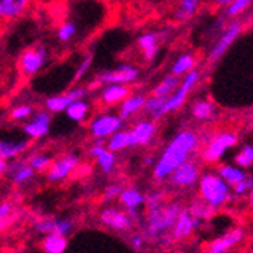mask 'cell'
Returning <instances> with one entry per match:
<instances>
[{"instance_id":"1","label":"cell","mask_w":253,"mask_h":253,"mask_svg":"<svg viewBox=\"0 0 253 253\" xmlns=\"http://www.w3.org/2000/svg\"><path fill=\"white\" fill-rule=\"evenodd\" d=\"M196 146V135L193 132H180L174 140L164 150L163 156L155 167V176L163 179L173 174L180 166L187 163V156L190 150Z\"/></svg>"},{"instance_id":"2","label":"cell","mask_w":253,"mask_h":253,"mask_svg":"<svg viewBox=\"0 0 253 253\" xmlns=\"http://www.w3.org/2000/svg\"><path fill=\"white\" fill-rule=\"evenodd\" d=\"M180 215V208L177 203H171L169 206L159 205L156 208H150L147 232L152 237H158L161 232L167 231L171 226H176Z\"/></svg>"},{"instance_id":"3","label":"cell","mask_w":253,"mask_h":253,"mask_svg":"<svg viewBox=\"0 0 253 253\" xmlns=\"http://www.w3.org/2000/svg\"><path fill=\"white\" fill-rule=\"evenodd\" d=\"M200 194L212 208L223 205L229 197V185L217 174H205L200 179Z\"/></svg>"},{"instance_id":"4","label":"cell","mask_w":253,"mask_h":253,"mask_svg":"<svg viewBox=\"0 0 253 253\" xmlns=\"http://www.w3.org/2000/svg\"><path fill=\"white\" fill-rule=\"evenodd\" d=\"M197 78H199V73H197L196 70H191V72L187 75L185 81H183V82H182V85L179 86V89L176 91V93H174L173 96H170V97L167 99V102H166L164 108L161 109L153 119H158V117L164 116V114H167V112H170V111L177 109V108L183 103V100H185L187 94L190 93V89L194 86V84H196Z\"/></svg>"},{"instance_id":"5","label":"cell","mask_w":253,"mask_h":253,"mask_svg":"<svg viewBox=\"0 0 253 253\" xmlns=\"http://www.w3.org/2000/svg\"><path fill=\"white\" fill-rule=\"evenodd\" d=\"M235 144H237V136L234 133H229V132L221 133L208 146V149L203 152V158L206 161H210V163H214V161H217L223 156V153L229 147H232Z\"/></svg>"},{"instance_id":"6","label":"cell","mask_w":253,"mask_h":253,"mask_svg":"<svg viewBox=\"0 0 253 253\" xmlns=\"http://www.w3.org/2000/svg\"><path fill=\"white\" fill-rule=\"evenodd\" d=\"M138 78V68L132 67V65H122L116 70L106 72L103 75H100L97 78L99 82H108L112 85H120V84H126V82H132Z\"/></svg>"},{"instance_id":"7","label":"cell","mask_w":253,"mask_h":253,"mask_svg":"<svg viewBox=\"0 0 253 253\" xmlns=\"http://www.w3.org/2000/svg\"><path fill=\"white\" fill-rule=\"evenodd\" d=\"M122 126V119L116 116H102L91 123V133L97 138H105Z\"/></svg>"},{"instance_id":"8","label":"cell","mask_w":253,"mask_h":253,"mask_svg":"<svg viewBox=\"0 0 253 253\" xmlns=\"http://www.w3.org/2000/svg\"><path fill=\"white\" fill-rule=\"evenodd\" d=\"M86 94V91L82 89V88H78V89H73V91H68L64 96H58V97H52L45 102V106H47L50 111L53 112H58V111H67L68 106L73 105L75 102H79L82 100V97Z\"/></svg>"},{"instance_id":"9","label":"cell","mask_w":253,"mask_h":253,"mask_svg":"<svg viewBox=\"0 0 253 253\" xmlns=\"http://www.w3.org/2000/svg\"><path fill=\"white\" fill-rule=\"evenodd\" d=\"M44 61H45L44 47H38L35 50H28L21 56V68L25 73L34 75L40 70L41 65L44 64Z\"/></svg>"},{"instance_id":"10","label":"cell","mask_w":253,"mask_h":253,"mask_svg":"<svg viewBox=\"0 0 253 253\" xmlns=\"http://www.w3.org/2000/svg\"><path fill=\"white\" fill-rule=\"evenodd\" d=\"M197 179H199V170L191 163H185L171 174V182L179 187H190Z\"/></svg>"},{"instance_id":"11","label":"cell","mask_w":253,"mask_h":253,"mask_svg":"<svg viewBox=\"0 0 253 253\" xmlns=\"http://www.w3.org/2000/svg\"><path fill=\"white\" fill-rule=\"evenodd\" d=\"M240 31H241L240 23H234V25L226 31V34L218 40V42L214 45V49H212V52H211V55H210V59L214 61V59L220 58V56L227 50L229 45H231V44L235 41V38L238 37Z\"/></svg>"},{"instance_id":"12","label":"cell","mask_w":253,"mask_h":253,"mask_svg":"<svg viewBox=\"0 0 253 253\" xmlns=\"http://www.w3.org/2000/svg\"><path fill=\"white\" fill-rule=\"evenodd\" d=\"M241 240H243V231L241 229H234V231L227 232L218 240H215L210 247V253H226L229 249L238 244Z\"/></svg>"},{"instance_id":"13","label":"cell","mask_w":253,"mask_h":253,"mask_svg":"<svg viewBox=\"0 0 253 253\" xmlns=\"http://www.w3.org/2000/svg\"><path fill=\"white\" fill-rule=\"evenodd\" d=\"M70 229H72V221L68 220H44L37 223V231L49 235L65 237V234L70 232Z\"/></svg>"},{"instance_id":"14","label":"cell","mask_w":253,"mask_h":253,"mask_svg":"<svg viewBox=\"0 0 253 253\" xmlns=\"http://www.w3.org/2000/svg\"><path fill=\"white\" fill-rule=\"evenodd\" d=\"M102 221L114 229H120V231H125L130 226L129 215L117 210H105L102 212Z\"/></svg>"},{"instance_id":"15","label":"cell","mask_w":253,"mask_h":253,"mask_svg":"<svg viewBox=\"0 0 253 253\" xmlns=\"http://www.w3.org/2000/svg\"><path fill=\"white\" fill-rule=\"evenodd\" d=\"M78 166V158L70 155V156H65L61 161L53 164L50 173H49V179L50 180H59L64 179L68 173H70L75 167Z\"/></svg>"},{"instance_id":"16","label":"cell","mask_w":253,"mask_h":253,"mask_svg":"<svg viewBox=\"0 0 253 253\" xmlns=\"http://www.w3.org/2000/svg\"><path fill=\"white\" fill-rule=\"evenodd\" d=\"M49 123H50V117L45 112H38L34 117V122L25 126V132L34 138H40L44 136L49 132Z\"/></svg>"},{"instance_id":"17","label":"cell","mask_w":253,"mask_h":253,"mask_svg":"<svg viewBox=\"0 0 253 253\" xmlns=\"http://www.w3.org/2000/svg\"><path fill=\"white\" fill-rule=\"evenodd\" d=\"M155 132H156V126L152 122L138 123L133 127V130L130 132L133 146H136V144H147L152 140V136L155 135Z\"/></svg>"},{"instance_id":"18","label":"cell","mask_w":253,"mask_h":253,"mask_svg":"<svg viewBox=\"0 0 253 253\" xmlns=\"http://www.w3.org/2000/svg\"><path fill=\"white\" fill-rule=\"evenodd\" d=\"M91 155L97 158L99 164L102 166L105 173H109L112 170L114 163H116V156H114L109 150H106L105 147H102L99 144V146H94L93 149H91Z\"/></svg>"},{"instance_id":"19","label":"cell","mask_w":253,"mask_h":253,"mask_svg":"<svg viewBox=\"0 0 253 253\" xmlns=\"http://www.w3.org/2000/svg\"><path fill=\"white\" fill-rule=\"evenodd\" d=\"M193 231V217L188 211H182L179 220L174 226V237L176 238H185Z\"/></svg>"},{"instance_id":"20","label":"cell","mask_w":253,"mask_h":253,"mask_svg":"<svg viewBox=\"0 0 253 253\" xmlns=\"http://www.w3.org/2000/svg\"><path fill=\"white\" fill-rule=\"evenodd\" d=\"M147 100H144V97L141 96H133V97H127L123 105H122V109H120V119L125 120L127 119L130 114L136 112L138 109H141L144 105H146Z\"/></svg>"},{"instance_id":"21","label":"cell","mask_w":253,"mask_h":253,"mask_svg":"<svg viewBox=\"0 0 253 253\" xmlns=\"http://www.w3.org/2000/svg\"><path fill=\"white\" fill-rule=\"evenodd\" d=\"M26 3V0H2L0 2V14L5 17H15L23 11Z\"/></svg>"},{"instance_id":"22","label":"cell","mask_w":253,"mask_h":253,"mask_svg":"<svg viewBox=\"0 0 253 253\" xmlns=\"http://www.w3.org/2000/svg\"><path fill=\"white\" fill-rule=\"evenodd\" d=\"M129 146H133L130 132H117L111 138L108 149H109V152H117V150H122V149L129 147Z\"/></svg>"},{"instance_id":"23","label":"cell","mask_w":253,"mask_h":253,"mask_svg":"<svg viewBox=\"0 0 253 253\" xmlns=\"http://www.w3.org/2000/svg\"><path fill=\"white\" fill-rule=\"evenodd\" d=\"M42 247L47 253H64L67 249V240L65 237L59 235H47L42 243Z\"/></svg>"},{"instance_id":"24","label":"cell","mask_w":253,"mask_h":253,"mask_svg":"<svg viewBox=\"0 0 253 253\" xmlns=\"http://www.w3.org/2000/svg\"><path fill=\"white\" fill-rule=\"evenodd\" d=\"M156 34H146L143 35L140 40H138V44L140 47L144 50V55L147 59H153L158 53V44H156Z\"/></svg>"},{"instance_id":"25","label":"cell","mask_w":253,"mask_h":253,"mask_svg":"<svg viewBox=\"0 0 253 253\" xmlns=\"http://www.w3.org/2000/svg\"><path fill=\"white\" fill-rule=\"evenodd\" d=\"M177 86H179V79L176 76H169L155 88L153 94L155 97H167L174 89H179Z\"/></svg>"},{"instance_id":"26","label":"cell","mask_w":253,"mask_h":253,"mask_svg":"<svg viewBox=\"0 0 253 253\" xmlns=\"http://www.w3.org/2000/svg\"><path fill=\"white\" fill-rule=\"evenodd\" d=\"M220 177L223 180H227V183H231V185H238L240 182H243L246 179V174L235 169V167H229V166H221L220 167Z\"/></svg>"},{"instance_id":"27","label":"cell","mask_w":253,"mask_h":253,"mask_svg":"<svg viewBox=\"0 0 253 253\" xmlns=\"http://www.w3.org/2000/svg\"><path fill=\"white\" fill-rule=\"evenodd\" d=\"M129 91L126 86L123 85H109L105 91H103V100L108 103H114V102H119L125 97H127Z\"/></svg>"},{"instance_id":"28","label":"cell","mask_w":253,"mask_h":253,"mask_svg":"<svg viewBox=\"0 0 253 253\" xmlns=\"http://www.w3.org/2000/svg\"><path fill=\"white\" fill-rule=\"evenodd\" d=\"M120 199L126 205L127 210L129 208H138V206H140L141 203H144V200H146V197L140 191H138V190H135V188H130V190L123 191L120 194Z\"/></svg>"},{"instance_id":"29","label":"cell","mask_w":253,"mask_h":253,"mask_svg":"<svg viewBox=\"0 0 253 253\" xmlns=\"http://www.w3.org/2000/svg\"><path fill=\"white\" fill-rule=\"evenodd\" d=\"M25 147H26V143L2 141V143H0V156H2V161H5L6 158H12L15 155H18Z\"/></svg>"},{"instance_id":"30","label":"cell","mask_w":253,"mask_h":253,"mask_svg":"<svg viewBox=\"0 0 253 253\" xmlns=\"http://www.w3.org/2000/svg\"><path fill=\"white\" fill-rule=\"evenodd\" d=\"M86 112H88V105L85 102H82V100L75 102L73 105H70V106H68V109H67L68 117L76 120V122L84 120L85 116H86Z\"/></svg>"},{"instance_id":"31","label":"cell","mask_w":253,"mask_h":253,"mask_svg":"<svg viewBox=\"0 0 253 253\" xmlns=\"http://www.w3.org/2000/svg\"><path fill=\"white\" fill-rule=\"evenodd\" d=\"M193 65H194L193 56H191V55H183V56H180V58L176 61V64L173 65V75H174V76H179V75H182V73H185V72L191 70Z\"/></svg>"},{"instance_id":"32","label":"cell","mask_w":253,"mask_h":253,"mask_svg":"<svg viewBox=\"0 0 253 253\" xmlns=\"http://www.w3.org/2000/svg\"><path fill=\"white\" fill-rule=\"evenodd\" d=\"M167 99L169 97H150L147 102H146V105H144V109L147 111V112H150L152 116L155 117L156 114L164 108V105H166V102H167Z\"/></svg>"},{"instance_id":"33","label":"cell","mask_w":253,"mask_h":253,"mask_svg":"<svg viewBox=\"0 0 253 253\" xmlns=\"http://www.w3.org/2000/svg\"><path fill=\"white\" fill-rule=\"evenodd\" d=\"M197 5H199L197 0H183V2L180 3V9L176 12V17L180 18V20L188 18L194 12V9H196Z\"/></svg>"},{"instance_id":"34","label":"cell","mask_w":253,"mask_h":253,"mask_svg":"<svg viewBox=\"0 0 253 253\" xmlns=\"http://www.w3.org/2000/svg\"><path fill=\"white\" fill-rule=\"evenodd\" d=\"M193 114L197 119H208L212 114V105L208 102H199L193 108Z\"/></svg>"},{"instance_id":"35","label":"cell","mask_w":253,"mask_h":253,"mask_svg":"<svg viewBox=\"0 0 253 253\" xmlns=\"http://www.w3.org/2000/svg\"><path fill=\"white\" fill-rule=\"evenodd\" d=\"M253 163V146H246L237 156V164L241 167H249Z\"/></svg>"},{"instance_id":"36","label":"cell","mask_w":253,"mask_h":253,"mask_svg":"<svg viewBox=\"0 0 253 253\" xmlns=\"http://www.w3.org/2000/svg\"><path fill=\"white\" fill-rule=\"evenodd\" d=\"M34 174V169L32 167H25V166H21L17 169V173L14 174V182L15 183H23V182H26L28 179H31Z\"/></svg>"},{"instance_id":"37","label":"cell","mask_w":253,"mask_h":253,"mask_svg":"<svg viewBox=\"0 0 253 253\" xmlns=\"http://www.w3.org/2000/svg\"><path fill=\"white\" fill-rule=\"evenodd\" d=\"M212 212V206L208 205V203H203L202 206L200 205H194L191 208V215L197 217V218H202V217H210V214Z\"/></svg>"},{"instance_id":"38","label":"cell","mask_w":253,"mask_h":253,"mask_svg":"<svg viewBox=\"0 0 253 253\" xmlns=\"http://www.w3.org/2000/svg\"><path fill=\"white\" fill-rule=\"evenodd\" d=\"M75 34H76V26L73 25V23H65V25L59 29L58 37L61 41H68Z\"/></svg>"},{"instance_id":"39","label":"cell","mask_w":253,"mask_h":253,"mask_svg":"<svg viewBox=\"0 0 253 253\" xmlns=\"http://www.w3.org/2000/svg\"><path fill=\"white\" fill-rule=\"evenodd\" d=\"M91 62H93V53H89L84 61H82V64L79 65V68H78V72H76V75H75V82H78L85 73H86V70L89 68V65H91Z\"/></svg>"},{"instance_id":"40","label":"cell","mask_w":253,"mask_h":253,"mask_svg":"<svg viewBox=\"0 0 253 253\" xmlns=\"http://www.w3.org/2000/svg\"><path fill=\"white\" fill-rule=\"evenodd\" d=\"M249 5H250V0H237V2H234L231 5V8H229L227 12H229V15H237L241 11H244Z\"/></svg>"},{"instance_id":"41","label":"cell","mask_w":253,"mask_h":253,"mask_svg":"<svg viewBox=\"0 0 253 253\" xmlns=\"http://www.w3.org/2000/svg\"><path fill=\"white\" fill-rule=\"evenodd\" d=\"M49 158H45V156H35L31 159V167L32 169H37V170H42L44 167H47L49 166Z\"/></svg>"},{"instance_id":"42","label":"cell","mask_w":253,"mask_h":253,"mask_svg":"<svg viewBox=\"0 0 253 253\" xmlns=\"http://www.w3.org/2000/svg\"><path fill=\"white\" fill-rule=\"evenodd\" d=\"M253 188V179L252 177H246L243 182H240L238 185H235V193L237 194H244L246 191Z\"/></svg>"},{"instance_id":"43","label":"cell","mask_w":253,"mask_h":253,"mask_svg":"<svg viewBox=\"0 0 253 253\" xmlns=\"http://www.w3.org/2000/svg\"><path fill=\"white\" fill-rule=\"evenodd\" d=\"M31 112H32V109L29 106H18L12 111V117L14 119H25L29 116Z\"/></svg>"},{"instance_id":"44","label":"cell","mask_w":253,"mask_h":253,"mask_svg":"<svg viewBox=\"0 0 253 253\" xmlns=\"http://www.w3.org/2000/svg\"><path fill=\"white\" fill-rule=\"evenodd\" d=\"M120 187L119 185H112V187H109L108 190H106V193H105V199L106 200H112V199H116V197H119V194H120Z\"/></svg>"},{"instance_id":"45","label":"cell","mask_w":253,"mask_h":253,"mask_svg":"<svg viewBox=\"0 0 253 253\" xmlns=\"http://www.w3.org/2000/svg\"><path fill=\"white\" fill-rule=\"evenodd\" d=\"M11 211V206H9V203H3L2 205V208H0V215H2V220H5L6 218V215H8V212Z\"/></svg>"},{"instance_id":"46","label":"cell","mask_w":253,"mask_h":253,"mask_svg":"<svg viewBox=\"0 0 253 253\" xmlns=\"http://www.w3.org/2000/svg\"><path fill=\"white\" fill-rule=\"evenodd\" d=\"M132 244H133V247H135L136 250H140L141 246H143V238H141L140 235H135V237L132 238Z\"/></svg>"},{"instance_id":"47","label":"cell","mask_w":253,"mask_h":253,"mask_svg":"<svg viewBox=\"0 0 253 253\" xmlns=\"http://www.w3.org/2000/svg\"><path fill=\"white\" fill-rule=\"evenodd\" d=\"M127 215H130L132 218L138 217V210H136V208H129V210H127Z\"/></svg>"},{"instance_id":"48","label":"cell","mask_w":253,"mask_h":253,"mask_svg":"<svg viewBox=\"0 0 253 253\" xmlns=\"http://www.w3.org/2000/svg\"><path fill=\"white\" fill-rule=\"evenodd\" d=\"M199 226H200V218L193 217V229H197Z\"/></svg>"},{"instance_id":"49","label":"cell","mask_w":253,"mask_h":253,"mask_svg":"<svg viewBox=\"0 0 253 253\" xmlns=\"http://www.w3.org/2000/svg\"><path fill=\"white\" fill-rule=\"evenodd\" d=\"M6 163H5V161H2V163H0V171H2V173H5L6 171Z\"/></svg>"},{"instance_id":"50","label":"cell","mask_w":253,"mask_h":253,"mask_svg":"<svg viewBox=\"0 0 253 253\" xmlns=\"http://www.w3.org/2000/svg\"><path fill=\"white\" fill-rule=\"evenodd\" d=\"M146 163H147V164H152V163H153V159H152V158H147V159H146Z\"/></svg>"},{"instance_id":"51","label":"cell","mask_w":253,"mask_h":253,"mask_svg":"<svg viewBox=\"0 0 253 253\" xmlns=\"http://www.w3.org/2000/svg\"><path fill=\"white\" fill-rule=\"evenodd\" d=\"M250 200H252V205H253V191H252V196H250Z\"/></svg>"}]
</instances>
